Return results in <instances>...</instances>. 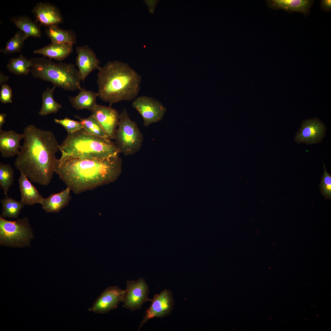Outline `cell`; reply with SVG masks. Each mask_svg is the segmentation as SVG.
Returning a JSON list of instances; mask_svg holds the SVG:
<instances>
[{"label":"cell","instance_id":"1","mask_svg":"<svg viewBox=\"0 0 331 331\" xmlns=\"http://www.w3.org/2000/svg\"><path fill=\"white\" fill-rule=\"evenodd\" d=\"M119 153L104 158L61 156L56 160L54 171L78 194L115 181L122 171Z\"/></svg>","mask_w":331,"mask_h":331},{"label":"cell","instance_id":"2","mask_svg":"<svg viewBox=\"0 0 331 331\" xmlns=\"http://www.w3.org/2000/svg\"><path fill=\"white\" fill-rule=\"evenodd\" d=\"M24 142L14 166L31 181L47 185L54 171L59 144L53 133L33 124L23 130Z\"/></svg>","mask_w":331,"mask_h":331},{"label":"cell","instance_id":"3","mask_svg":"<svg viewBox=\"0 0 331 331\" xmlns=\"http://www.w3.org/2000/svg\"><path fill=\"white\" fill-rule=\"evenodd\" d=\"M141 80V76L127 63L109 61L99 70L98 97L110 107L122 101H131L139 92Z\"/></svg>","mask_w":331,"mask_h":331},{"label":"cell","instance_id":"4","mask_svg":"<svg viewBox=\"0 0 331 331\" xmlns=\"http://www.w3.org/2000/svg\"><path fill=\"white\" fill-rule=\"evenodd\" d=\"M59 149L61 156L77 157L104 158L120 153L116 143L88 134L83 128L67 132Z\"/></svg>","mask_w":331,"mask_h":331},{"label":"cell","instance_id":"5","mask_svg":"<svg viewBox=\"0 0 331 331\" xmlns=\"http://www.w3.org/2000/svg\"><path fill=\"white\" fill-rule=\"evenodd\" d=\"M30 72L35 78L51 83L53 86L69 91L81 90L78 70L71 63H56L45 57L29 59Z\"/></svg>","mask_w":331,"mask_h":331},{"label":"cell","instance_id":"6","mask_svg":"<svg viewBox=\"0 0 331 331\" xmlns=\"http://www.w3.org/2000/svg\"><path fill=\"white\" fill-rule=\"evenodd\" d=\"M34 238L28 218L24 217L11 221L0 216V246L30 247V242Z\"/></svg>","mask_w":331,"mask_h":331},{"label":"cell","instance_id":"7","mask_svg":"<svg viewBox=\"0 0 331 331\" xmlns=\"http://www.w3.org/2000/svg\"><path fill=\"white\" fill-rule=\"evenodd\" d=\"M120 153L132 155L140 150L143 135L135 122L131 119L124 108L120 113L119 123L114 139Z\"/></svg>","mask_w":331,"mask_h":331},{"label":"cell","instance_id":"8","mask_svg":"<svg viewBox=\"0 0 331 331\" xmlns=\"http://www.w3.org/2000/svg\"><path fill=\"white\" fill-rule=\"evenodd\" d=\"M131 105L141 115L145 127L162 120L167 110L158 100L145 95L136 97Z\"/></svg>","mask_w":331,"mask_h":331},{"label":"cell","instance_id":"9","mask_svg":"<svg viewBox=\"0 0 331 331\" xmlns=\"http://www.w3.org/2000/svg\"><path fill=\"white\" fill-rule=\"evenodd\" d=\"M149 292L148 285L144 279L127 280L123 306L131 311L140 310L144 303L150 301L148 297Z\"/></svg>","mask_w":331,"mask_h":331},{"label":"cell","instance_id":"10","mask_svg":"<svg viewBox=\"0 0 331 331\" xmlns=\"http://www.w3.org/2000/svg\"><path fill=\"white\" fill-rule=\"evenodd\" d=\"M151 304L146 310L138 330L148 320L154 317L163 318L171 312L174 305L173 294L169 290L165 289L154 295L150 300Z\"/></svg>","mask_w":331,"mask_h":331},{"label":"cell","instance_id":"11","mask_svg":"<svg viewBox=\"0 0 331 331\" xmlns=\"http://www.w3.org/2000/svg\"><path fill=\"white\" fill-rule=\"evenodd\" d=\"M124 290L118 286L106 288L97 298L88 310L97 313L104 314L116 308L123 300Z\"/></svg>","mask_w":331,"mask_h":331},{"label":"cell","instance_id":"12","mask_svg":"<svg viewBox=\"0 0 331 331\" xmlns=\"http://www.w3.org/2000/svg\"><path fill=\"white\" fill-rule=\"evenodd\" d=\"M91 112L108 139L110 140L113 139L120 119V114L118 111L112 107L97 103Z\"/></svg>","mask_w":331,"mask_h":331},{"label":"cell","instance_id":"13","mask_svg":"<svg viewBox=\"0 0 331 331\" xmlns=\"http://www.w3.org/2000/svg\"><path fill=\"white\" fill-rule=\"evenodd\" d=\"M76 52V64L81 80L83 81L93 70L101 69L100 62L93 51L88 45L77 47Z\"/></svg>","mask_w":331,"mask_h":331},{"label":"cell","instance_id":"14","mask_svg":"<svg viewBox=\"0 0 331 331\" xmlns=\"http://www.w3.org/2000/svg\"><path fill=\"white\" fill-rule=\"evenodd\" d=\"M32 12L37 21L47 27L58 25L63 21V17L59 10L48 3H38Z\"/></svg>","mask_w":331,"mask_h":331},{"label":"cell","instance_id":"15","mask_svg":"<svg viewBox=\"0 0 331 331\" xmlns=\"http://www.w3.org/2000/svg\"><path fill=\"white\" fill-rule=\"evenodd\" d=\"M324 131V125L319 120L315 119L306 120L302 122L295 140L298 143H315L322 137Z\"/></svg>","mask_w":331,"mask_h":331},{"label":"cell","instance_id":"16","mask_svg":"<svg viewBox=\"0 0 331 331\" xmlns=\"http://www.w3.org/2000/svg\"><path fill=\"white\" fill-rule=\"evenodd\" d=\"M23 139V134H18L14 130H0V152L2 156L8 158L17 155L21 146L20 142Z\"/></svg>","mask_w":331,"mask_h":331},{"label":"cell","instance_id":"17","mask_svg":"<svg viewBox=\"0 0 331 331\" xmlns=\"http://www.w3.org/2000/svg\"><path fill=\"white\" fill-rule=\"evenodd\" d=\"M268 8L275 10H283L289 13L300 12L306 16L314 1L310 0H267Z\"/></svg>","mask_w":331,"mask_h":331},{"label":"cell","instance_id":"18","mask_svg":"<svg viewBox=\"0 0 331 331\" xmlns=\"http://www.w3.org/2000/svg\"><path fill=\"white\" fill-rule=\"evenodd\" d=\"M71 190L67 187L61 192L52 193L44 198L41 204L42 209L47 213H58L68 205L71 199Z\"/></svg>","mask_w":331,"mask_h":331},{"label":"cell","instance_id":"19","mask_svg":"<svg viewBox=\"0 0 331 331\" xmlns=\"http://www.w3.org/2000/svg\"><path fill=\"white\" fill-rule=\"evenodd\" d=\"M18 179L21 201L25 204L33 205L41 204L44 199L37 189L28 180V178L20 172Z\"/></svg>","mask_w":331,"mask_h":331},{"label":"cell","instance_id":"20","mask_svg":"<svg viewBox=\"0 0 331 331\" xmlns=\"http://www.w3.org/2000/svg\"><path fill=\"white\" fill-rule=\"evenodd\" d=\"M73 51L72 44L51 42L47 46L35 50L34 54L42 55L58 61H62L69 56Z\"/></svg>","mask_w":331,"mask_h":331},{"label":"cell","instance_id":"21","mask_svg":"<svg viewBox=\"0 0 331 331\" xmlns=\"http://www.w3.org/2000/svg\"><path fill=\"white\" fill-rule=\"evenodd\" d=\"M76 96H69V101L72 106L77 110L86 109L91 111L96 105L97 93L82 88Z\"/></svg>","mask_w":331,"mask_h":331},{"label":"cell","instance_id":"22","mask_svg":"<svg viewBox=\"0 0 331 331\" xmlns=\"http://www.w3.org/2000/svg\"><path fill=\"white\" fill-rule=\"evenodd\" d=\"M45 33L52 42L68 44L73 45L76 42L75 33L71 30H64L58 25L47 27Z\"/></svg>","mask_w":331,"mask_h":331},{"label":"cell","instance_id":"23","mask_svg":"<svg viewBox=\"0 0 331 331\" xmlns=\"http://www.w3.org/2000/svg\"><path fill=\"white\" fill-rule=\"evenodd\" d=\"M10 20L28 37H40L41 32L40 28L30 18L26 16L14 17Z\"/></svg>","mask_w":331,"mask_h":331},{"label":"cell","instance_id":"24","mask_svg":"<svg viewBox=\"0 0 331 331\" xmlns=\"http://www.w3.org/2000/svg\"><path fill=\"white\" fill-rule=\"evenodd\" d=\"M56 87L53 86L51 89L47 88L43 92L42 106L38 113L40 115L44 116L56 113L62 108L61 104L56 102L53 97L54 92Z\"/></svg>","mask_w":331,"mask_h":331},{"label":"cell","instance_id":"25","mask_svg":"<svg viewBox=\"0 0 331 331\" xmlns=\"http://www.w3.org/2000/svg\"><path fill=\"white\" fill-rule=\"evenodd\" d=\"M0 202L2 207L0 216L3 218L17 219L25 205L21 200H17L7 195L1 200Z\"/></svg>","mask_w":331,"mask_h":331},{"label":"cell","instance_id":"26","mask_svg":"<svg viewBox=\"0 0 331 331\" xmlns=\"http://www.w3.org/2000/svg\"><path fill=\"white\" fill-rule=\"evenodd\" d=\"M31 63L22 54L16 58L10 59L6 66L9 71L17 75H27L30 72Z\"/></svg>","mask_w":331,"mask_h":331},{"label":"cell","instance_id":"27","mask_svg":"<svg viewBox=\"0 0 331 331\" xmlns=\"http://www.w3.org/2000/svg\"><path fill=\"white\" fill-rule=\"evenodd\" d=\"M75 117L80 120L83 125V129L86 132L108 139L99 123L92 114L86 118H82L78 116H75Z\"/></svg>","mask_w":331,"mask_h":331},{"label":"cell","instance_id":"28","mask_svg":"<svg viewBox=\"0 0 331 331\" xmlns=\"http://www.w3.org/2000/svg\"><path fill=\"white\" fill-rule=\"evenodd\" d=\"M28 37L20 30L6 43L5 47L0 50V52L4 54H10L21 51L25 40Z\"/></svg>","mask_w":331,"mask_h":331},{"label":"cell","instance_id":"29","mask_svg":"<svg viewBox=\"0 0 331 331\" xmlns=\"http://www.w3.org/2000/svg\"><path fill=\"white\" fill-rule=\"evenodd\" d=\"M14 175V169L10 165L0 162V187L6 196L13 184Z\"/></svg>","mask_w":331,"mask_h":331},{"label":"cell","instance_id":"30","mask_svg":"<svg viewBox=\"0 0 331 331\" xmlns=\"http://www.w3.org/2000/svg\"><path fill=\"white\" fill-rule=\"evenodd\" d=\"M324 172L323 173L320 184V189L321 194L326 199H331V175L327 171L323 164Z\"/></svg>","mask_w":331,"mask_h":331},{"label":"cell","instance_id":"31","mask_svg":"<svg viewBox=\"0 0 331 331\" xmlns=\"http://www.w3.org/2000/svg\"><path fill=\"white\" fill-rule=\"evenodd\" d=\"M54 122L63 126L67 132L72 133L83 128L80 121H75L67 117L62 119H55Z\"/></svg>","mask_w":331,"mask_h":331},{"label":"cell","instance_id":"32","mask_svg":"<svg viewBox=\"0 0 331 331\" xmlns=\"http://www.w3.org/2000/svg\"><path fill=\"white\" fill-rule=\"evenodd\" d=\"M12 94V90L7 84H3L0 92V101L2 103H11Z\"/></svg>","mask_w":331,"mask_h":331},{"label":"cell","instance_id":"33","mask_svg":"<svg viewBox=\"0 0 331 331\" xmlns=\"http://www.w3.org/2000/svg\"><path fill=\"white\" fill-rule=\"evenodd\" d=\"M321 9L326 12H331V0H321L320 1Z\"/></svg>","mask_w":331,"mask_h":331},{"label":"cell","instance_id":"34","mask_svg":"<svg viewBox=\"0 0 331 331\" xmlns=\"http://www.w3.org/2000/svg\"><path fill=\"white\" fill-rule=\"evenodd\" d=\"M146 4L148 6L149 11L151 13L153 11L155 6L157 2L154 1H145Z\"/></svg>","mask_w":331,"mask_h":331},{"label":"cell","instance_id":"35","mask_svg":"<svg viewBox=\"0 0 331 331\" xmlns=\"http://www.w3.org/2000/svg\"><path fill=\"white\" fill-rule=\"evenodd\" d=\"M9 77L4 74L2 72H0V84L2 86L3 83H5L8 80Z\"/></svg>","mask_w":331,"mask_h":331},{"label":"cell","instance_id":"36","mask_svg":"<svg viewBox=\"0 0 331 331\" xmlns=\"http://www.w3.org/2000/svg\"><path fill=\"white\" fill-rule=\"evenodd\" d=\"M6 114L4 113L0 114V130L2 129V127L5 122Z\"/></svg>","mask_w":331,"mask_h":331}]
</instances>
